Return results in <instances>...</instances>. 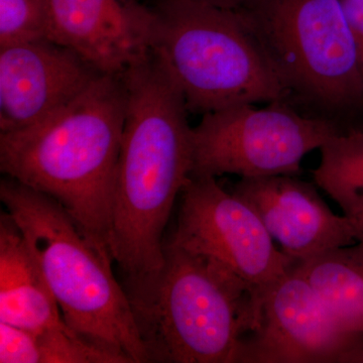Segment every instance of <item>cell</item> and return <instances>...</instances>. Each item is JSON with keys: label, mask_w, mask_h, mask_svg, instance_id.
<instances>
[{"label": "cell", "mask_w": 363, "mask_h": 363, "mask_svg": "<svg viewBox=\"0 0 363 363\" xmlns=\"http://www.w3.org/2000/svg\"><path fill=\"white\" fill-rule=\"evenodd\" d=\"M121 76L125 121L109 253L130 281L162 266L164 229L192 172L193 128L183 93L152 52Z\"/></svg>", "instance_id": "6da1fadb"}, {"label": "cell", "mask_w": 363, "mask_h": 363, "mask_svg": "<svg viewBox=\"0 0 363 363\" xmlns=\"http://www.w3.org/2000/svg\"><path fill=\"white\" fill-rule=\"evenodd\" d=\"M125 106L121 76L102 74L40 123L0 133L2 173L56 200L109 257Z\"/></svg>", "instance_id": "7a4b0ae2"}, {"label": "cell", "mask_w": 363, "mask_h": 363, "mask_svg": "<svg viewBox=\"0 0 363 363\" xmlns=\"http://www.w3.org/2000/svg\"><path fill=\"white\" fill-rule=\"evenodd\" d=\"M150 362L236 363L257 294L220 262L172 240L157 271L125 281Z\"/></svg>", "instance_id": "3957f363"}, {"label": "cell", "mask_w": 363, "mask_h": 363, "mask_svg": "<svg viewBox=\"0 0 363 363\" xmlns=\"http://www.w3.org/2000/svg\"><path fill=\"white\" fill-rule=\"evenodd\" d=\"M0 200L23 233L66 323L131 363L150 362L111 257L97 250L50 196L6 176Z\"/></svg>", "instance_id": "277c9868"}, {"label": "cell", "mask_w": 363, "mask_h": 363, "mask_svg": "<svg viewBox=\"0 0 363 363\" xmlns=\"http://www.w3.org/2000/svg\"><path fill=\"white\" fill-rule=\"evenodd\" d=\"M150 51L175 81L189 113L291 96L245 16L191 0H157Z\"/></svg>", "instance_id": "5b68a950"}, {"label": "cell", "mask_w": 363, "mask_h": 363, "mask_svg": "<svg viewBox=\"0 0 363 363\" xmlns=\"http://www.w3.org/2000/svg\"><path fill=\"white\" fill-rule=\"evenodd\" d=\"M241 13L291 95L327 111L363 104L359 55L340 0H260Z\"/></svg>", "instance_id": "8992f818"}, {"label": "cell", "mask_w": 363, "mask_h": 363, "mask_svg": "<svg viewBox=\"0 0 363 363\" xmlns=\"http://www.w3.org/2000/svg\"><path fill=\"white\" fill-rule=\"evenodd\" d=\"M340 131L333 121L302 116L284 101L210 112L193 128L191 176H296L303 159Z\"/></svg>", "instance_id": "52a82bcc"}, {"label": "cell", "mask_w": 363, "mask_h": 363, "mask_svg": "<svg viewBox=\"0 0 363 363\" xmlns=\"http://www.w3.org/2000/svg\"><path fill=\"white\" fill-rule=\"evenodd\" d=\"M363 334L346 328L297 271L257 294V321L236 363L362 362Z\"/></svg>", "instance_id": "ba28073f"}, {"label": "cell", "mask_w": 363, "mask_h": 363, "mask_svg": "<svg viewBox=\"0 0 363 363\" xmlns=\"http://www.w3.org/2000/svg\"><path fill=\"white\" fill-rule=\"evenodd\" d=\"M172 240L220 262L255 294L292 269L252 208L224 190L213 177H193L182 192Z\"/></svg>", "instance_id": "9c48e42d"}, {"label": "cell", "mask_w": 363, "mask_h": 363, "mask_svg": "<svg viewBox=\"0 0 363 363\" xmlns=\"http://www.w3.org/2000/svg\"><path fill=\"white\" fill-rule=\"evenodd\" d=\"M100 75L82 57L50 40L0 48V133L40 123Z\"/></svg>", "instance_id": "30bf717a"}, {"label": "cell", "mask_w": 363, "mask_h": 363, "mask_svg": "<svg viewBox=\"0 0 363 363\" xmlns=\"http://www.w3.org/2000/svg\"><path fill=\"white\" fill-rule=\"evenodd\" d=\"M233 193L294 262L357 242L350 219L334 213L314 186L294 176L241 178Z\"/></svg>", "instance_id": "8fae6325"}, {"label": "cell", "mask_w": 363, "mask_h": 363, "mask_svg": "<svg viewBox=\"0 0 363 363\" xmlns=\"http://www.w3.org/2000/svg\"><path fill=\"white\" fill-rule=\"evenodd\" d=\"M50 40L102 74L121 75L150 52L152 13L138 0H50Z\"/></svg>", "instance_id": "7c38bea8"}, {"label": "cell", "mask_w": 363, "mask_h": 363, "mask_svg": "<svg viewBox=\"0 0 363 363\" xmlns=\"http://www.w3.org/2000/svg\"><path fill=\"white\" fill-rule=\"evenodd\" d=\"M0 322L30 331L68 325L23 233L7 212L0 216Z\"/></svg>", "instance_id": "4fadbf2b"}, {"label": "cell", "mask_w": 363, "mask_h": 363, "mask_svg": "<svg viewBox=\"0 0 363 363\" xmlns=\"http://www.w3.org/2000/svg\"><path fill=\"white\" fill-rule=\"evenodd\" d=\"M297 271L350 331L363 334V242L295 262Z\"/></svg>", "instance_id": "5bb4252c"}, {"label": "cell", "mask_w": 363, "mask_h": 363, "mask_svg": "<svg viewBox=\"0 0 363 363\" xmlns=\"http://www.w3.org/2000/svg\"><path fill=\"white\" fill-rule=\"evenodd\" d=\"M0 363H131L69 325L30 331L0 322Z\"/></svg>", "instance_id": "9a60e30c"}, {"label": "cell", "mask_w": 363, "mask_h": 363, "mask_svg": "<svg viewBox=\"0 0 363 363\" xmlns=\"http://www.w3.org/2000/svg\"><path fill=\"white\" fill-rule=\"evenodd\" d=\"M314 180L347 216L363 208V128L340 131L321 147Z\"/></svg>", "instance_id": "2e32d148"}, {"label": "cell", "mask_w": 363, "mask_h": 363, "mask_svg": "<svg viewBox=\"0 0 363 363\" xmlns=\"http://www.w3.org/2000/svg\"><path fill=\"white\" fill-rule=\"evenodd\" d=\"M50 0H0V48L50 40Z\"/></svg>", "instance_id": "e0dca14e"}, {"label": "cell", "mask_w": 363, "mask_h": 363, "mask_svg": "<svg viewBox=\"0 0 363 363\" xmlns=\"http://www.w3.org/2000/svg\"><path fill=\"white\" fill-rule=\"evenodd\" d=\"M359 55L363 74V0H340Z\"/></svg>", "instance_id": "ac0fdd59"}, {"label": "cell", "mask_w": 363, "mask_h": 363, "mask_svg": "<svg viewBox=\"0 0 363 363\" xmlns=\"http://www.w3.org/2000/svg\"><path fill=\"white\" fill-rule=\"evenodd\" d=\"M191 1L200 2V4L238 11V13H245L257 6L260 0H191Z\"/></svg>", "instance_id": "d6986e66"}, {"label": "cell", "mask_w": 363, "mask_h": 363, "mask_svg": "<svg viewBox=\"0 0 363 363\" xmlns=\"http://www.w3.org/2000/svg\"><path fill=\"white\" fill-rule=\"evenodd\" d=\"M346 217L350 219L351 226H352L355 240L357 242H363V208Z\"/></svg>", "instance_id": "ffe728a7"}, {"label": "cell", "mask_w": 363, "mask_h": 363, "mask_svg": "<svg viewBox=\"0 0 363 363\" xmlns=\"http://www.w3.org/2000/svg\"><path fill=\"white\" fill-rule=\"evenodd\" d=\"M362 363H363V359H362Z\"/></svg>", "instance_id": "44dd1931"}]
</instances>
